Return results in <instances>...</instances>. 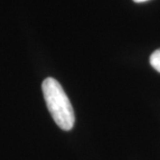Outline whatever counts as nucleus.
I'll list each match as a JSON object with an SVG mask.
<instances>
[{"label": "nucleus", "mask_w": 160, "mask_h": 160, "mask_svg": "<svg viewBox=\"0 0 160 160\" xmlns=\"http://www.w3.org/2000/svg\"><path fill=\"white\" fill-rule=\"evenodd\" d=\"M42 91L48 110L56 125L65 131L71 130L75 123L74 109L60 83L48 77L42 83Z\"/></svg>", "instance_id": "f257e3e1"}, {"label": "nucleus", "mask_w": 160, "mask_h": 160, "mask_svg": "<svg viewBox=\"0 0 160 160\" xmlns=\"http://www.w3.org/2000/svg\"><path fill=\"white\" fill-rule=\"evenodd\" d=\"M150 63L156 71L160 73V49L155 50L150 56Z\"/></svg>", "instance_id": "f03ea898"}, {"label": "nucleus", "mask_w": 160, "mask_h": 160, "mask_svg": "<svg viewBox=\"0 0 160 160\" xmlns=\"http://www.w3.org/2000/svg\"><path fill=\"white\" fill-rule=\"evenodd\" d=\"M134 2L136 3H142V2H146V1H149V0H133Z\"/></svg>", "instance_id": "7ed1b4c3"}]
</instances>
